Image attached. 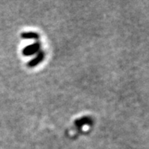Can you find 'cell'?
I'll list each match as a JSON object with an SVG mask.
<instances>
[{
    "label": "cell",
    "instance_id": "277c9868",
    "mask_svg": "<svg viewBox=\"0 0 149 149\" xmlns=\"http://www.w3.org/2000/svg\"><path fill=\"white\" fill-rule=\"evenodd\" d=\"M21 37H22V38L25 40H37L39 38L40 36L36 32H24L21 34Z\"/></svg>",
    "mask_w": 149,
    "mask_h": 149
},
{
    "label": "cell",
    "instance_id": "3957f363",
    "mask_svg": "<svg viewBox=\"0 0 149 149\" xmlns=\"http://www.w3.org/2000/svg\"><path fill=\"white\" fill-rule=\"evenodd\" d=\"M93 123L92 120L89 116H84L74 121V125L78 127H81L84 125H91Z\"/></svg>",
    "mask_w": 149,
    "mask_h": 149
},
{
    "label": "cell",
    "instance_id": "7a4b0ae2",
    "mask_svg": "<svg viewBox=\"0 0 149 149\" xmlns=\"http://www.w3.org/2000/svg\"><path fill=\"white\" fill-rule=\"evenodd\" d=\"M44 57H45V53L43 51H40L38 53L37 56H36L34 58H33L32 59L29 61L27 64L29 68H33V67L37 66V65H39L40 63H41L42 61L44 59Z\"/></svg>",
    "mask_w": 149,
    "mask_h": 149
},
{
    "label": "cell",
    "instance_id": "6da1fadb",
    "mask_svg": "<svg viewBox=\"0 0 149 149\" xmlns=\"http://www.w3.org/2000/svg\"><path fill=\"white\" fill-rule=\"evenodd\" d=\"M40 47H41L40 42L37 41L31 44V45H28L24 47L23 50H22V54L24 56H30L34 55V54L39 52Z\"/></svg>",
    "mask_w": 149,
    "mask_h": 149
}]
</instances>
